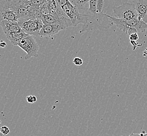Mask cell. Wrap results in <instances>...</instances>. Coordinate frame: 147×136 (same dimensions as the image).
Returning a JSON list of instances; mask_svg holds the SVG:
<instances>
[{
    "mask_svg": "<svg viewBox=\"0 0 147 136\" xmlns=\"http://www.w3.org/2000/svg\"><path fill=\"white\" fill-rule=\"evenodd\" d=\"M114 17L117 19L129 20L134 18H138V14L136 6L133 3H124L119 6H114Z\"/></svg>",
    "mask_w": 147,
    "mask_h": 136,
    "instance_id": "cell-4",
    "label": "cell"
},
{
    "mask_svg": "<svg viewBox=\"0 0 147 136\" xmlns=\"http://www.w3.org/2000/svg\"><path fill=\"white\" fill-rule=\"evenodd\" d=\"M107 16L112 20L114 24L117 26L119 30L127 34L128 30L130 28H134L138 32L144 33L147 30V24L143 21H139L138 18H134L129 20H125L122 19H117L114 16L107 15Z\"/></svg>",
    "mask_w": 147,
    "mask_h": 136,
    "instance_id": "cell-3",
    "label": "cell"
},
{
    "mask_svg": "<svg viewBox=\"0 0 147 136\" xmlns=\"http://www.w3.org/2000/svg\"><path fill=\"white\" fill-rule=\"evenodd\" d=\"M105 1L104 0H97V10L98 12L104 13L103 9Z\"/></svg>",
    "mask_w": 147,
    "mask_h": 136,
    "instance_id": "cell-15",
    "label": "cell"
},
{
    "mask_svg": "<svg viewBox=\"0 0 147 136\" xmlns=\"http://www.w3.org/2000/svg\"><path fill=\"white\" fill-rule=\"evenodd\" d=\"M0 26L5 35L9 33L24 32L18 22L2 21L0 23Z\"/></svg>",
    "mask_w": 147,
    "mask_h": 136,
    "instance_id": "cell-10",
    "label": "cell"
},
{
    "mask_svg": "<svg viewBox=\"0 0 147 136\" xmlns=\"http://www.w3.org/2000/svg\"><path fill=\"white\" fill-rule=\"evenodd\" d=\"M144 136H147V133H145V134H144Z\"/></svg>",
    "mask_w": 147,
    "mask_h": 136,
    "instance_id": "cell-25",
    "label": "cell"
},
{
    "mask_svg": "<svg viewBox=\"0 0 147 136\" xmlns=\"http://www.w3.org/2000/svg\"><path fill=\"white\" fill-rule=\"evenodd\" d=\"M0 136H1V135H0Z\"/></svg>",
    "mask_w": 147,
    "mask_h": 136,
    "instance_id": "cell-27",
    "label": "cell"
},
{
    "mask_svg": "<svg viewBox=\"0 0 147 136\" xmlns=\"http://www.w3.org/2000/svg\"><path fill=\"white\" fill-rule=\"evenodd\" d=\"M5 36L7 39L11 42V44L13 45L17 46L18 43L20 42L21 40L26 38L29 35L24 32H21L9 33L6 34Z\"/></svg>",
    "mask_w": 147,
    "mask_h": 136,
    "instance_id": "cell-11",
    "label": "cell"
},
{
    "mask_svg": "<svg viewBox=\"0 0 147 136\" xmlns=\"http://www.w3.org/2000/svg\"><path fill=\"white\" fill-rule=\"evenodd\" d=\"M17 46L26 53V56L25 57L26 60L30 59L31 57L36 58L38 56L39 46L33 36L29 35L21 40Z\"/></svg>",
    "mask_w": 147,
    "mask_h": 136,
    "instance_id": "cell-5",
    "label": "cell"
},
{
    "mask_svg": "<svg viewBox=\"0 0 147 136\" xmlns=\"http://www.w3.org/2000/svg\"><path fill=\"white\" fill-rule=\"evenodd\" d=\"M32 96H33V95H30V96H27L26 100L28 103L30 104L34 103L33 101H32Z\"/></svg>",
    "mask_w": 147,
    "mask_h": 136,
    "instance_id": "cell-21",
    "label": "cell"
},
{
    "mask_svg": "<svg viewBox=\"0 0 147 136\" xmlns=\"http://www.w3.org/2000/svg\"><path fill=\"white\" fill-rule=\"evenodd\" d=\"M0 132L4 135H7L9 133L10 130L9 127H7L6 126H3L0 128Z\"/></svg>",
    "mask_w": 147,
    "mask_h": 136,
    "instance_id": "cell-17",
    "label": "cell"
},
{
    "mask_svg": "<svg viewBox=\"0 0 147 136\" xmlns=\"http://www.w3.org/2000/svg\"><path fill=\"white\" fill-rule=\"evenodd\" d=\"M5 21L18 22V18L7 6L6 0H3L0 1V23Z\"/></svg>",
    "mask_w": 147,
    "mask_h": 136,
    "instance_id": "cell-7",
    "label": "cell"
},
{
    "mask_svg": "<svg viewBox=\"0 0 147 136\" xmlns=\"http://www.w3.org/2000/svg\"><path fill=\"white\" fill-rule=\"evenodd\" d=\"M70 2L74 5L77 7L79 9V12H80V11H83V14L84 15L87 12L89 8L90 1L88 0H72V1H70Z\"/></svg>",
    "mask_w": 147,
    "mask_h": 136,
    "instance_id": "cell-12",
    "label": "cell"
},
{
    "mask_svg": "<svg viewBox=\"0 0 147 136\" xmlns=\"http://www.w3.org/2000/svg\"><path fill=\"white\" fill-rule=\"evenodd\" d=\"M24 32L30 36H38L44 24L40 19L18 22Z\"/></svg>",
    "mask_w": 147,
    "mask_h": 136,
    "instance_id": "cell-6",
    "label": "cell"
},
{
    "mask_svg": "<svg viewBox=\"0 0 147 136\" xmlns=\"http://www.w3.org/2000/svg\"><path fill=\"white\" fill-rule=\"evenodd\" d=\"M129 39L130 41L136 42L137 40H138L139 39V36L138 34H137V33L129 36Z\"/></svg>",
    "mask_w": 147,
    "mask_h": 136,
    "instance_id": "cell-19",
    "label": "cell"
},
{
    "mask_svg": "<svg viewBox=\"0 0 147 136\" xmlns=\"http://www.w3.org/2000/svg\"><path fill=\"white\" fill-rule=\"evenodd\" d=\"M6 46V42H0V47L5 48Z\"/></svg>",
    "mask_w": 147,
    "mask_h": 136,
    "instance_id": "cell-23",
    "label": "cell"
},
{
    "mask_svg": "<svg viewBox=\"0 0 147 136\" xmlns=\"http://www.w3.org/2000/svg\"><path fill=\"white\" fill-rule=\"evenodd\" d=\"M137 32H138L137 30L135 29V28H130V27L129 30H128L127 34L128 35L130 36L131 35H132V34H137Z\"/></svg>",
    "mask_w": 147,
    "mask_h": 136,
    "instance_id": "cell-20",
    "label": "cell"
},
{
    "mask_svg": "<svg viewBox=\"0 0 147 136\" xmlns=\"http://www.w3.org/2000/svg\"><path fill=\"white\" fill-rule=\"evenodd\" d=\"M130 43H131V44L132 45V47H133V50H135V49L137 48V47L139 46L138 44H137V43L136 42L130 41Z\"/></svg>",
    "mask_w": 147,
    "mask_h": 136,
    "instance_id": "cell-22",
    "label": "cell"
},
{
    "mask_svg": "<svg viewBox=\"0 0 147 136\" xmlns=\"http://www.w3.org/2000/svg\"><path fill=\"white\" fill-rule=\"evenodd\" d=\"M40 20L44 25L46 24H59V22L54 16L51 14L41 16Z\"/></svg>",
    "mask_w": 147,
    "mask_h": 136,
    "instance_id": "cell-13",
    "label": "cell"
},
{
    "mask_svg": "<svg viewBox=\"0 0 147 136\" xmlns=\"http://www.w3.org/2000/svg\"><path fill=\"white\" fill-rule=\"evenodd\" d=\"M37 98H36V96H32L33 103H35L36 102H37Z\"/></svg>",
    "mask_w": 147,
    "mask_h": 136,
    "instance_id": "cell-24",
    "label": "cell"
},
{
    "mask_svg": "<svg viewBox=\"0 0 147 136\" xmlns=\"http://www.w3.org/2000/svg\"><path fill=\"white\" fill-rule=\"evenodd\" d=\"M0 124H1V121H0Z\"/></svg>",
    "mask_w": 147,
    "mask_h": 136,
    "instance_id": "cell-26",
    "label": "cell"
},
{
    "mask_svg": "<svg viewBox=\"0 0 147 136\" xmlns=\"http://www.w3.org/2000/svg\"><path fill=\"white\" fill-rule=\"evenodd\" d=\"M132 3L135 5L139 20L147 24V0H135Z\"/></svg>",
    "mask_w": 147,
    "mask_h": 136,
    "instance_id": "cell-9",
    "label": "cell"
},
{
    "mask_svg": "<svg viewBox=\"0 0 147 136\" xmlns=\"http://www.w3.org/2000/svg\"><path fill=\"white\" fill-rule=\"evenodd\" d=\"M0 133H1V132H0Z\"/></svg>",
    "mask_w": 147,
    "mask_h": 136,
    "instance_id": "cell-28",
    "label": "cell"
},
{
    "mask_svg": "<svg viewBox=\"0 0 147 136\" xmlns=\"http://www.w3.org/2000/svg\"><path fill=\"white\" fill-rule=\"evenodd\" d=\"M73 62L74 64L76 65H81L83 64L82 59L79 57L74 58L73 60Z\"/></svg>",
    "mask_w": 147,
    "mask_h": 136,
    "instance_id": "cell-18",
    "label": "cell"
},
{
    "mask_svg": "<svg viewBox=\"0 0 147 136\" xmlns=\"http://www.w3.org/2000/svg\"><path fill=\"white\" fill-rule=\"evenodd\" d=\"M66 28L59 24H46L42 27L39 36L41 37H50Z\"/></svg>",
    "mask_w": 147,
    "mask_h": 136,
    "instance_id": "cell-8",
    "label": "cell"
},
{
    "mask_svg": "<svg viewBox=\"0 0 147 136\" xmlns=\"http://www.w3.org/2000/svg\"><path fill=\"white\" fill-rule=\"evenodd\" d=\"M65 14L70 20L73 26L76 27L78 24H85L88 21L86 15L80 13L79 11L76 6L74 5L68 0L58 1Z\"/></svg>",
    "mask_w": 147,
    "mask_h": 136,
    "instance_id": "cell-2",
    "label": "cell"
},
{
    "mask_svg": "<svg viewBox=\"0 0 147 136\" xmlns=\"http://www.w3.org/2000/svg\"><path fill=\"white\" fill-rule=\"evenodd\" d=\"M85 15L88 18V21L83 25L81 32L94 30L106 31L114 25L105 13L97 11V0L90 1L89 8Z\"/></svg>",
    "mask_w": 147,
    "mask_h": 136,
    "instance_id": "cell-1",
    "label": "cell"
},
{
    "mask_svg": "<svg viewBox=\"0 0 147 136\" xmlns=\"http://www.w3.org/2000/svg\"><path fill=\"white\" fill-rule=\"evenodd\" d=\"M31 4L35 6H40L46 2L47 0H30Z\"/></svg>",
    "mask_w": 147,
    "mask_h": 136,
    "instance_id": "cell-16",
    "label": "cell"
},
{
    "mask_svg": "<svg viewBox=\"0 0 147 136\" xmlns=\"http://www.w3.org/2000/svg\"><path fill=\"white\" fill-rule=\"evenodd\" d=\"M47 4H48V1L47 0L45 3H44L42 5L40 6L39 13H40L41 17V16H46V15L50 14V11H49V9L48 7Z\"/></svg>",
    "mask_w": 147,
    "mask_h": 136,
    "instance_id": "cell-14",
    "label": "cell"
}]
</instances>
